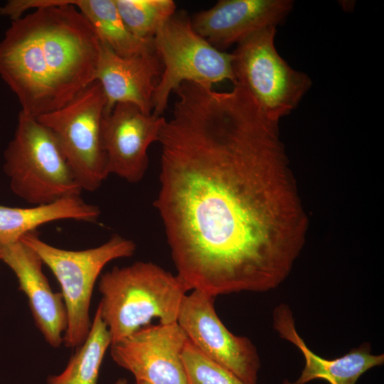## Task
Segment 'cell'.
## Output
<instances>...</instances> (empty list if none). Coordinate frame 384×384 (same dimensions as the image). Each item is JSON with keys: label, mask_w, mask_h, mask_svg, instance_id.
I'll list each match as a JSON object with an SVG mask.
<instances>
[{"label": "cell", "mask_w": 384, "mask_h": 384, "mask_svg": "<svg viewBox=\"0 0 384 384\" xmlns=\"http://www.w3.org/2000/svg\"><path fill=\"white\" fill-rule=\"evenodd\" d=\"M106 98L94 81L65 106L36 117L54 135L82 190L93 192L110 174L102 139Z\"/></svg>", "instance_id": "cell-8"}, {"label": "cell", "mask_w": 384, "mask_h": 384, "mask_svg": "<svg viewBox=\"0 0 384 384\" xmlns=\"http://www.w3.org/2000/svg\"><path fill=\"white\" fill-rule=\"evenodd\" d=\"M19 240L39 255L58 281L68 316L63 342L67 347L78 348L86 339L91 327L90 300L101 271L113 260L132 256L136 244L115 234L98 247L67 250L46 243L36 230L23 235Z\"/></svg>", "instance_id": "cell-5"}, {"label": "cell", "mask_w": 384, "mask_h": 384, "mask_svg": "<svg viewBox=\"0 0 384 384\" xmlns=\"http://www.w3.org/2000/svg\"><path fill=\"white\" fill-rule=\"evenodd\" d=\"M115 3L127 28L142 39H153L176 9L172 0H115Z\"/></svg>", "instance_id": "cell-19"}, {"label": "cell", "mask_w": 384, "mask_h": 384, "mask_svg": "<svg viewBox=\"0 0 384 384\" xmlns=\"http://www.w3.org/2000/svg\"><path fill=\"white\" fill-rule=\"evenodd\" d=\"M0 260L15 274L19 289L26 295L36 326L46 342L59 347L68 326L67 311L62 294L52 290L39 255L18 240L0 242Z\"/></svg>", "instance_id": "cell-13"}, {"label": "cell", "mask_w": 384, "mask_h": 384, "mask_svg": "<svg viewBox=\"0 0 384 384\" xmlns=\"http://www.w3.org/2000/svg\"><path fill=\"white\" fill-rule=\"evenodd\" d=\"M213 297L199 290L184 297L177 323L188 340L206 357L246 384H257L260 360L245 336L232 334L218 317Z\"/></svg>", "instance_id": "cell-9"}, {"label": "cell", "mask_w": 384, "mask_h": 384, "mask_svg": "<svg viewBox=\"0 0 384 384\" xmlns=\"http://www.w3.org/2000/svg\"><path fill=\"white\" fill-rule=\"evenodd\" d=\"M85 17L101 43L117 55L124 57L155 52L153 39H142L127 28L117 10L115 0H68Z\"/></svg>", "instance_id": "cell-17"}, {"label": "cell", "mask_w": 384, "mask_h": 384, "mask_svg": "<svg viewBox=\"0 0 384 384\" xmlns=\"http://www.w3.org/2000/svg\"><path fill=\"white\" fill-rule=\"evenodd\" d=\"M154 50L162 73L152 98V113L162 116L169 97L183 82L202 86L230 80L236 83L233 53L220 50L198 34L186 14L175 13L157 31Z\"/></svg>", "instance_id": "cell-6"}, {"label": "cell", "mask_w": 384, "mask_h": 384, "mask_svg": "<svg viewBox=\"0 0 384 384\" xmlns=\"http://www.w3.org/2000/svg\"><path fill=\"white\" fill-rule=\"evenodd\" d=\"M134 384H150L145 381L136 380Z\"/></svg>", "instance_id": "cell-22"}, {"label": "cell", "mask_w": 384, "mask_h": 384, "mask_svg": "<svg viewBox=\"0 0 384 384\" xmlns=\"http://www.w3.org/2000/svg\"><path fill=\"white\" fill-rule=\"evenodd\" d=\"M110 345L109 331L97 307L86 339L63 371L49 376L47 384H97L104 356Z\"/></svg>", "instance_id": "cell-18"}, {"label": "cell", "mask_w": 384, "mask_h": 384, "mask_svg": "<svg viewBox=\"0 0 384 384\" xmlns=\"http://www.w3.org/2000/svg\"><path fill=\"white\" fill-rule=\"evenodd\" d=\"M0 42V76L33 117L65 106L95 81L100 41L67 0H12Z\"/></svg>", "instance_id": "cell-2"}, {"label": "cell", "mask_w": 384, "mask_h": 384, "mask_svg": "<svg viewBox=\"0 0 384 384\" xmlns=\"http://www.w3.org/2000/svg\"><path fill=\"white\" fill-rule=\"evenodd\" d=\"M166 119L130 103H117L105 113L102 139L109 173L130 183L140 181L148 169V149L159 141Z\"/></svg>", "instance_id": "cell-11"}, {"label": "cell", "mask_w": 384, "mask_h": 384, "mask_svg": "<svg viewBox=\"0 0 384 384\" xmlns=\"http://www.w3.org/2000/svg\"><path fill=\"white\" fill-rule=\"evenodd\" d=\"M98 289L101 318L111 344L131 335L152 319L159 324L177 322L188 287L177 275L151 262H136L104 273Z\"/></svg>", "instance_id": "cell-3"}, {"label": "cell", "mask_w": 384, "mask_h": 384, "mask_svg": "<svg viewBox=\"0 0 384 384\" xmlns=\"http://www.w3.org/2000/svg\"><path fill=\"white\" fill-rule=\"evenodd\" d=\"M4 171L14 193L41 206L82 191L50 130L20 111L14 136L4 151Z\"/></svg>", "instance_id": "cell-4"}, {"label": "cell", "mask_w": 384, "mask_h": 384, "mask_svg": "<svg viewBox=\"0 0 384 384\" xmlns=\"http://www.w3.org/2000/svg\"><path fill=\"white\" fill-rule=\"evenodd\" d=\"M95 77L105 93V113L117 103H130L151 114L152 98L162 73V65L156 52L124 58L101 43Z\"/></svg>", "instance_id": "cell-14"}, {"label": "cell", "mask_w": 384, "mask_h": 384, "mask_svg": "<svg viewBox=\"0 0 384 384\" xmlns=\"http://www.w3.org/2000/svg\"><path fill=\"white\" fill-rule=\"evenodd\" d=\"M100 215V208L86 203L80 196L31 208L0 206V242H16L23 235L50 222L66 219L94 222Z\"/></svg>", "instance_id": "cell-16"}, {"label": "cell", "mask_w": 384, "mask_h": 384, "mask_svg": "<svg viewBox=\"0 0 384 384\" xmlns=\"http://www.w3.org/2000/svg\"><path fill=\"white\" fill-rule=\"evenodd\" d=\"M114 384H128V383L125 378H119L115 382Z\"/></svg>", "instance_id": "cell-21"}, {"label": "cell", "mask_w": 384, "mask_h": 384, "mask_svg": "<svg viewBox=\"0 0 384 384\" xmlns=\"http://www.w3.org/2000/svg\"><path fill=\"white\" fill-rule=\"evenodd\" d=\"M187 384H246L203 354L188 338L182 352Z\"/></svg>", "instance_id": "cell-20"}, {"label": "cell", "mask_w": 384, "mask_h": 384, "mask_svg": "<svg viewBox=\"0 0 384 384\" xmlns=\"http://www.w3.org/2000/svg\"><path fill=\"white\" fill-rule=\"evenodd\" d=\"M174 92L154 205L176 274L214 297L276 288L306 228L278 122L239 85L217 92L183 82Z\"/></svg>", "instance_id": "cell-1"}, {"label": "cell", "mask_w": 384, "mask_h": 384, "mask_svg": "<svg viewBox=\"0 0 384 384\" xmlns=\"http://www.w3.org/2000/svg\"><path fill=\"white\" fill-rule=\"evenodd\" d=\"M276 31V26H269L238 44L233 53V68L235 85L244 88L260 111L279 123L298 106L312 82L279 54Z\"/></svg>", "instance_id": "cell-7"}, {"label": "cell", "mask_w": 384, "mask_h": 384, "mask_svg": "<svg viewBox=\"0 0 384 384\" xmlns=\"http://www.w3.org/2000/svg\"><path fill=\"white\" fill-rule=\"evenodd\" d=\"M272 325L278 335L298 348L305 365L294 382L283 380L282 384H305L323 379L330 384H356L367 370L384 363V355H373L366 343L335 359H326L315 354L305 343L296 329L292 311L286 304L276 306L272 313Z\"/></svg>", "instance_id": "cell-15"}, {"label": "cell", "mask_w": 384, "mask_h": 384, "mask_svg": "<svg viewBox=\"0 0 384 384\" xmlns=\"http://www.w3.org/2000/svg\"><path fill=\"white\" fill-rule=\"evenodd\" d=\"M188 337L177 322L146 325L110 345L113 361L136 380L187 384L182 352Z\"/></svg>", "instance_id": "cell-10"}, {"label": "cell", "mask_w": 384, "mask_h": 384, "mask_svg": "<svg viewBox=\"0 0 384 384\" xmlns=\"http://www.w3.org/2000/svg\"><path fill=\"white\" fill-rule=\"evenodd\" d=\"M292 6L291 0H220L191 22L198 34L223 51L265 28L277 26Z\"/></svg>", "instance_id": "cell-12"}]
</instances>
